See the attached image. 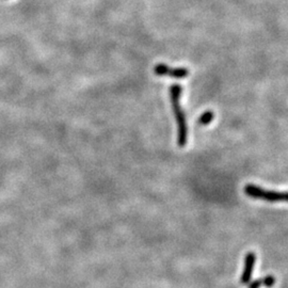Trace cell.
I'll return each instance as SVG.
<instances>
[{
	"instance_id": "obj_7",
	"label": "cell",
	"mask_w": 288,
	"mask_h": 288,
	"mask_svg": "<svg viewBox=\"0 0 288 288\" xmlns=\"http://www.w3.org/2000/svg\"><path fill=\"white\" fill-rule=\"evenodd\" d=\"M248 285H249V288H260L264 285V281H263V278H257V280L253 282H250Z\"/></svg>"
},
{
	"instance_id": "obj_6",
	"label": "cell",
	"mask_w": 288,
	"mask_h": 288,
	"mask_svg": "<svg viewBox=\"0 0 288 288\" xmlns=\"http://www.w3.org/2000/svg\"><path fill=\"white\" fill-rule=\"evenodd\" d=\"M263 281H264V286L266 287H272L275 284V278L273 275H267L263 277Z\"/></svg>"
},
{
	"instance_id": "obj_1",
	"label": "cell",
	"mask_w": 288,
	"mask_h": 288,
	"mask_svg": "<svg viewBox=\"0 0 288 288\" xmlns=\"http://www.w3.org/2000/svg\"><path fill=\"white\" fill-rule=\"evenodd\" d=\"M183 93V88L175 84L170 88V100L172 104L173 113L177 124V144L179 148H185L188 140V126L186 121V115L181 104V97Z\"/></svg>"
},
{
	"instance_id": "obj_3",
	"label": "cell",
	"mask_w": 288,
	"mask_h": 288,
	"mask_svg": "<svg viewBox=\"0 0 288 288\" xmlns=\"http://www.w3.org/2000/svg\"><path fill=\"white\" fill-rule=\"evenodd\" d=\"M154 74L157 76H168L175 79H185L189 75V70L186 67H170L164 63H159L154 67Z\"/></svg>"
},
{
	"instance_id": "obj_2",
	"label": "cell",
	"mask_w": 288,
	"mask_h": 288,
	"mask_svg": "<svg viewBox=\"0 0 288 288\" xmlns=\"http://www.w3.org/2000/svg\"><path fill=\"white\" fill-rule=\"evenodd\" d=\"M245 193L252 197V199L256 200H263L270 203H276V202H286L288 203V191L287 192H278V191H271L266 190V189L256 186L248 184L245 187Z\"/></svg>"
},
{
	"instance_id": "obj_4",
	"label": "cell",
	"mask_w": 288,
	"mask_h": 288,
	"mask_svg": "<svg viewBox=\"0 0 288 288\" xmlns=\"http://www.w3.org/2000/svg\"><path fill=\"white\" fill-rule=\"evenodd\" d=\"M256 262V255L253 252H249L246 255L245 258V266L244 270H242V273L240 276V283L247 285L251 282L252 275H253V270Z\"/></svg>"
},
{
	"instance_id": "obj_5",
	"label": "cell",
	"mask_w": 288,
	"mask_h": 288,
	"mask_svg": "<svg viewBox=\"0 0 288 288\" xmlns=\"http://www.w3.org/2000/svg\"><path fill=\"white\" fill-rule=\"evenodd\" d=\"M214 118V113L211 111V110H208V111H205L200 118L199 120H197V124L201 125V126H207V125H209L212 120Z\"/></svg>"
}]
</instances>
